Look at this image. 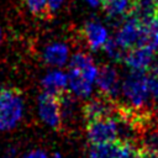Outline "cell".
<instances>
[{
	"label": "cell",
	"mask_w": 158,
	"mask_h": 158,
	"mask_svg": "<svg viewBox=\"0 0 158 158\" xmlns=\"http://www.w3.org/2000/svg\"><path fill=\"white\" fill-rule=\"evenodd\" d=\"M53 158H62V156H60L59 153H54V154H53Z\"/></svg>",
	"instance_id": "22"
},
{
	"label": "cell",
	"mask_w": 158,
	"mask_h": 158,
	"mask_svg": "<svg viewBox=\"0 0 158 158\" xmlns=\"http://www.w3.org/2000/svg\"><path fill=\"white\" fill-rule=\"evenodd\" d=\"M68 85L73 94L78 98H88L93 91V81L88 80L80 73L74 69H69Z\"/></svg>",
	"instance_id": "12"
},
{
	"label": "cell",
	"mask_w": 158,
	"mask_h": 158,
	"mask_svg": "<svg viewBox=\"0 0 158 158\" xmlns=\"http://www.w3.org/2000/svg\"><path fill=\"white\" fill-rule=\"evenodd\" d=\"M42 85L44 88V91L60 95L65 91V88L68 86V74L60 72V70H53L49 72L42 80Z\"/></svg>",
	"instance_id": "13"
},
{
	"label": "cell",
	"mask_w": 158,
	"mask_h": 158,
	"mask_svg": "<svg viewBox=\"0 0 158 158\" xmlns=\"http://www.w3.org/2000/svg\"><path fill=\"white\" fill-rule=\"evenodd\" d=\"M147 84L149 94L153 99L158 98V65H151L147 73Z\"/></svg>",
	"instance_id": "17"
},
{
	"label": "cell",
	"mask_w": 158,
	"mask_h": 158,
	"mask_svg": "<svg viewBox=\"0 0 158 158\" xmlns=\"http://www.w3.org/2000/svg\"><path fill=\"white\" fill-rule=\"evenodd\" d=\"M22 158H47V154L42 149H33L27 154H25Z\"/></svg>",
	"instance_id": "19"
},
{
	"label": "cell",
	"mask_w": 158,
	"mask_h": 158,
	"mask_svg": "<svg viewBox=\"0 0 158 158\" xmlns=\"http://www.w3.org/2000/svg\"><path fill=\"white\" fill-rule=\"evenodd\" d=\"M1 90H2V88H1V86H0V93H1Z\"/></svg>",
	"instance_id": "25"
},
{
	"label": "cell",
	"mask_w": 158,
	"mask_h": 158,
	"mask_svg": "<svg viewBox=\"0 0 158 158\" xmlns=\"http://www.w3.org/2000/svg\"><path fill=\"white\" fill-rule=\"evenodd\" d=\"M138 0H106L101 5L111 17H128L135 14Z\"/></svg>",
	"instance_id": "11"
},
{
	"label": "cell",
	"mask_w": 158,
	"mask_h": 158,
	"mask_svg": "<svg viewBox=\"0 0 158 158\" xmlns=\"http://www.w3.org/2000/svg\"><path fill=\"white\" fill-rule=\"evenodd\" d=\"M62 4H63V0H48V6H49L51 11L58 10Z\"/></svg>",
	"instance_id": "20"
},
{
	"label": "cell",
	"mask_w": 158,
	"mask_h": 158,
	"mask_svg": "<svg viewBox=\"0 0 158 158\" xmlns=\"http://www.w3.org/2000/svg\"><path fill=\"white\" fill-rule=\"evenodd\" d=\"M144 72L146 70L132 69L122 84V93L133 109H142L151 96L147 84V73Z\"/></svg>",
	"instance_id": "2"
},
{
	"label": "cell",
	"mask_w": 158,
	"mask_h": 158,
	"mask_svg": "<svg viewBox=\"0 0 158 158\" xmlns=\"http://www.w3.org/2000/svg\"><path fill=\"white\" fill-rule=\"evenodd\" d=\"M95 81L101 91V95L109 99H115L118 95L120 80H118V74L114 67L102 65L100 69H98V75Z\"/></svg>",
	"instance_id": "7"
},
{
	"label": "cell",
	"mask_w": 158,
	"mask_h": 158,
	"mask_svg": "<svg viewBox=\"0 0 158 158\" xmlns=\"http://www.w3.org/2000/svg\"><path fill=\"white\" fill-rule=\"evenodd\" d=\"M135 158H158V151L138 147V151Z\"/></svg>",
	"instance_id": "18"
},
{
	"label": "cell",
	"mask_w": 158,
	"mask_h": 158,
	"mask_svg": "<svg viewBox=\"0 0 158 158\" xmlns=\"http://www.w3.org/2000/svg\"><path fill=\"white\" fill-rule=\"evenodd\" d=\"M83 35H84L85 41L89 44V47L94 51L104 47L107 41V31L98 21H93V20L88 21L84 25Z\"/></svg>",
	"instance_id": "9"
},
{
	"label": "cell",
	"mask_w": 158,
	"mask_h": 158,
	"mask_svg": "<svg viewBox=\"0 0 158 158\" xmlns=\"http://www.w3.org/2000/svg\"><path fill=\"white\" fill-rule=\"evenodd\" d=\"M69 69L77 70L78 73H80L83 77H85L88 80L93 83L95 81L96 75H98V68L95 67L93 59L83 52L75 53L72 57L70 63H69Z\"/></svg>",
	"instance_id": "10"
},
{
	"label": "cell",
	"mask_w": 158,
	"mask_h": 158,
	"mask_svg": "<svg viewBox=\"0 0 158 158\" xmlns=\"http://www.w3.org/2000/svg\"><path fill=\"white\" fill-rule=\"evenodd\" d=\"M139 37H141V21L135 15H131L125 19V22L118 28L115 40L121 47L127 49L136 47L139 42Z\"/></svg>",
	"instance_id": "6"
},
{
	"label": "cell",
	"mask_w": 158,
	"mask_h": 158,
	"mask_svg": "<svg viewBox=\"0 0 158 158\" xmlns=\"http://www.w3.org/2000/svg\"><path fill=\"white\" fill-rule=\"evenodd\" d=\"M117 111V110H116ZM86 135L91 144L106 143L118 139V126L116 114L112 116L86 122Z\"/></svg>",
	"instance_id": "3"
},
{
	"label": "cell",
	"mask_w": 158,
	"mask_h": 158,
	"mask_svg": "<svg viewBox=\"0 0 158 158\" xmlns=\"http://www.w3.org/2000/svg\"><path fill=\"white\" fill-rule=\"evenodd\" d=\"M153 2H154V5H156V7L158 9V0H153Z\"/></svg>",
	"instance_id": "23"
},
{
	"label": "cell",
	"mask_w": 158,
	"mask_h": 158,
	"mask_svg": "<svg viewBox=\"0 0 158 158\" xmlns=\"http://www.w3.org/2000/svg\"><path fill=\"white\" fill-rule=\"evenodd\" d=\"M38 115L41 120L52 128H58L62 125L59 95L43 91L38 96Z\"/></svg>",
	"instance_id": "4"
},
{
	"label": "cell",
	"mask_w": 158,
	"mask_h": 158,
	"mask_svg": "<svg viewBox=\"0 0 158 158\" xmlns=\"http://www.w3.org/2000/svg\"><path fill=\"white\" fill-rule=\"evenodd\" d=\"M104 48H105L106 53L109 54V57L112 58L115 62H121L126 57V54L123 53V49L125 48L121 47L116 42V40H114V41L112 40H107L106 43H105V46H104Z\"/></svg>",
	"instance_id": "16"
},
{
	"label": "cell",
	"mask_w": 158,
	"mask_h": 158,
	"mask_svg": "<svg viewBox=\"0 0 158 158\" xmlns=\"http://www.w3.org/2000/svg\"><path fill=\"white\" fill-rule=\"evenodd\" d=\"M91 6H98L100 4V0H86Z\"/></svg>",
	"instance_id": "21"
},
{
	"label": "cell",
	"mask_w": 158,
	"mask_h": 158,
	"mask_svg": "<svg viewBox=\"0 0 158 158\" xmlns=\"http://www.w3.org/2000/svg\"><path fill=\"white\" fill-rule=\"evenodd\" d=\"M135 157H136V156H135ZM135 157H133V158H135Z\"/></svg>",
	"instance_id": "26"
},
{
	"label": "cell",
	"mask_w": 158,
	"mask_h": 158,
	"mask_svg": "<svg viewBox=\"0 0 158 158\" xmlns=\"http://www.w3.org/2000/svg\"><path fill=\"white\" fill-rule=\"evenodd\" d=\"M23 4L32 15L38 17H44L51 11L48 0H23Z\"/></svg>",
	"instance_id": "15"
},
{
	"label": "cell",
	"mask_w": 158,
	"mask_h": 158,
	"mask_svg": "<svg viewBox=\"0 0 158 158\" xmlns=\"http://www.w3.org/2000/svg\"><path fill=\"white\" fill-rule=\"evenodd\" d=\"M23 100L21 93L14 88H2L0 93V131H10L21 121Z\"/></svg>",
	"instance_id": "1"
},
{
	"label": "cell",
	"mask_w": 158,
	"mask_h": 158,
	"mask_svg": "<svg viewBox=\"0 0 158 158\" xmlns=\"http://www.w3.org/2000/svg\"><path fill=\"white\" fill-rule=\"evenodd\" d=\"M68 54H69V51L64 43L54 42L46 47L43 52V59L51 65L62 67L63 64H65L68 59Z\"/></svg>",
	"instance_id": "14"
},
{
	"label": "cell",
	"mask_w": 158,
	"mask_h": 158,
	"mask_svg": "<svg viewBox=\"0 0 158 158\" xmlns=\"http://www.w3.org/2000/svg\"><path fill=\"white\" fill-rule=\"evenodd\" d=\"M1 37H2V35H1V31H0V41H1Z\"/></svg>",
	"instance_id": "24"
},
{
	"label": "cell",
	"mask_w": 158,
	"mask_h": 158,
	"mask_svg": "<svg viewBox=\"0 0 158 158\" xmlns=\"http://www.w3.org/2000/svg\"><path fill=\"white\" fill-rule=\"evenodd\" d=\"M117 106L114 105L112 99H109L104 95H100L98 98H94L84 104L83 106V116L86 122H90L93 120L112 116L116 114Z\"/></svg>",
	"instance_id": "5"
},
{
	"label": "cell",
	"mask_w": 158,
	"mask_h": 158,
	"mask_svg": "<svg viewBox=\"0 0 158 158\" xmlns=\"http://www.w3.org/2000/svg\"><path fill=\"white\" fill-rule=\"evenodd\" d=\"M153 49L146 46H136L130 48L126 53L125 63L136 70H147L152 65L153 60Z\"/></svg>",
	"instance_id": "8"
}]
</instances>
